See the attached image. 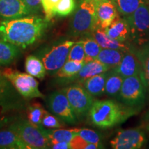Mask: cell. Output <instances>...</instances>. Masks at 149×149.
Listing matches in <instances>:
<instances>
[{"instance_id": "cell-1", "label": "cell", "mask_w": 149, "mask_h": 149, "mask_svg": "<svg viewBox=\"0 0 149 149\" xmlns=\"http://www.w3.org/2000/svg\"><path fill=\"white\" fill-rule=\"evenodd\" d=\"M48 21L39 15L3 19L0 22V38L20 48L32 45L43 36Z\"/></svg>"}, {"instance_id": "cell-2", "label": "cell", "mask_w": 149, "mask_h": 149, "mask_svg": "<svg viewBox=\"0 0 149 149\" xmlns=\"http://www.w3.org/2000/svg\"><path fill=\"white\" fill-rule=\"evenodd\" d=\"M139 109L113 100H95L88 114L93 125L109 128L124 122L137 114Z\"/></svg>"}, {"instance_id": "cell-3", "label": "cell", "mask_w": 149, "mask_h": 149, "mask_svg": "<svg viewBox=\"0 0 149 149\" xmlns=\"http://www.w3.org/2000/svg\"><path fill=\"white\" fill-rule=\"evenodd\" d=\"M98 26L95 1L94 0H78L77 8L70 22V36H91Z\"/></svg>"}, {"instance_id": "cell-4", "label": "cell", "mask_w": 149, "mask_h": 149, "mask_svg": "<svg viewBox=\"0 0 149 149\" xmlns=\"http://www.w3.org/2000/svg\"><path fill=\"white\" fill-rule=\"evenodd\" d=\"M75 42L70 40L55 42L40 48L35 55L44 63L46 72L55 75L66 63L70 48Z\"/></svg>"}, {"instance_id": "cell-5", "label": "cell", "mask_w": 149, "mask_h": 149, "mask_svg": "<svg viewBox=\"0 0 149 149\" xmlns=\"http://www.w3.org/2000/svg\"><path fill=\"white\" fill-rule=\"evenodd\" d=\"M9 128L15 132L28 149L49 148L51 146V140L45 128L37 127L29 120L17 121Z\"/></svg>"}, {"instance_id": "cell-6", "label": "cell", "mask_w": 149, "mask_h": 149, "mask_svg": "<svg viewBox=\"0 0 149 149\" xmlns=\"http://www.w3.org/2000/svg\"><path fill=\"white\" fill-rule=\"evenodd\" d=\"M147 94L146 88L141 74L124 79L118 99L126 105L140 109L144 103Z\"/></svg>"}, {"instance_id": "cell-7", "label": "cell", "mask_w": 149, "mask_h": 149, "mask_svg": "<svg viewBox=\"0 0 149 149\" xmlns=\"http://www.w3.org/2000/svg\"><path fill=\"white\" fill-rule=\"evenodd\" d=\"M126 19L130 26V40L137 46L149 43V3L141 5Z\"/></svg>"}, {"instance_id": "cell-8", "label": "cell", "mask_w": 149, "mask_h": 149, "mask_svg": "<svg viewBox=\"0 0 149 149\" xmlns=\"http://www.w3.org/2000/svg\"><path fill=\"white\" fill-rule=\"evenodd\" d=\"M3 75L8 79L23 97L26 99L44 98L39 90V83L29 73L8 68L3 71Z\"/></svg>"}, {"instance_id": "cell-9", "label": "cell", "mask_w": 149, "mask_h": 149, "mask_svg": "<svg viewBox=\"0 0 149 149\" xmlns=\"http://www.w3.org/2000/svg\"><path fill=\"white\" fill-rule=\"evenodd\" d=\"M61 91L66 95L78 118H81L88 113L95 100L83 85L75 83Z\"/></svg>"}, {"instance_id": "cell-10", "label": "cell", "mask_w": 149, "mask_h": 149, "mask_svg": "<svg viewBox=\"0 0 149 149\" xmlns=\"http://www.w3.org/2000/svg\"><path fill=\"white\" fill-rule=\"evenodd\" d=\"M47 103L50 111L59 120L70 124L77 123V115L74 113L66 95L62 91H57L50 95Z\"/></svg>"}, {"instance_id": "cell-11", "label": "cell", "mask_w": 149, "mask_h": 149, "mask_svg": "<svg viewBox=\"0 0 149 149\" xmlns=\"http://www.w3.org/2000/svg\"><path fill=\"white\" fill-rule=\"evenodd\" d=\"M146 141L144 130L139 127L120 130L110 143L114 149H139Z\"/></svg>"}, {"instance_id": "cell-12", "label": "cell", "mask_w": 149, "mask_h": 149, "mask_svg": "<svg viewBox=\"0 0 149 149\" xmlns=\"http://www.w3.org/2000/svg\"><path fill=\"white\" fill-rule=\"evenodd\" d=\"M10 81L4 76H0V117L13 110L21 109L22 100Z\"/></svg>"}, {"instance_id": "cell-13", "label": "cell", "mask_w": 149, "mask_h": 149, "mask_svg": "<svg viewBox=\"0 0 149 149\" xmlns=\"http://www.w3.org/2000/svg\"><path fill=\"white\" fill-rule=\"evenodd\" d=\"M24 0H0V17L10 19L31 15Z\"/></svg>"}, {"instance_id": "cell-14", "label": "cell", "mask_w": 149, "mask_h": 149, "mask_svg": "<svg viewBox=\"0 0 149 149\" xmlns=\"http://www.w3.org/2000/svg\"><path fill=\"white\" fill-rule=\"evenodd\" d=\"M95 3L98 25L105 30L119 16V12L113 0H101Z\"/></svg>"}, {"instance_id": "cell-15", "label": "cell", "mask_w": 149, "mask_h": 149, "mask_svg": "<svg viewBox=\"0 0 149 149\" xmlns=\"http://www.w3.org/2000/svg\"><path fill=\"white\" fill-rule=\"evenodd\" d=\"M111 69L107 65L103 64L98 59H95L85 63L81 69L79 70L77 74L70 78L64 84H69L75 82L76 84H82L86 80L89 78L97 75V74L104 73Z\"/></svg>"}, {"instance_id": "cell-16", "label": "cell", "mask_w": 149, "mask_h": 149, "mask_svg": "<svg viewBox=\"0 0 149 149\" xmlns=\"http://www.w3.org/2000/svg\"><path fill=\"white\" fill-rule=\"evenodd\" d=\"M114 69L124 78L140 74V62L134 51L133 46L126 52L120 64L114 68Z\"/></svg>"}, {"instance_id": "cell-17", "label": "cell", "mask_w": 149, "mask_h": 149, "mask_svg": "<svg viewBox=\"0 0 149 149\" xmlns=\"http://www.w3.org/2000/svg\"><path fill=\"white\" fill-rule=\"evenodd\" d=\"M105 32L109 37L120 42H128L130 40L129 24L126 19L120 18V16L105 29Z\"/></svg>"}, {"instance_id": "cell-18", "label": "cell", "mask_w": 149, "mask_h": 149, "mask_svg": "<svg viewBox=\"0 0 149 149\" xmlns=\"http://www.w3.org/2000/svg\"><path fill=\"white\" fill-rule=\"evenodd\" d=\"M102 48L122 50L126 52L132 47L128 42H120L108 36L105 30L98 26L91 35Z\"/></svg>"}, {"instance_id": "cell-19", "label": "cell", "mask_w": 149, "mask_h": 149, "mask_svg": "<svg viewBox=\"0 0 149 149\" xmlns=\"http://www.w3.org/2000/svg\"><path fill=\"white\" fill-rule=\"evenodd\" d=\"M0 148L28 149L15 132L10 128L7 130H0Z\"/></svg>"}, {"instance_id": "cell-20", "label": "cell", "mask_w": 149, "mask_h": 149, "mask_svg": "<svg viewBox=\"0 0 149 149\" xmlns=\"http://www.w3.org/2000/svg\"><path fill=\"white\" fill-rule=\"evenodd\" d=\"M134 51L138 57L141 65V75L146 86L149 95V43L144 45L133 47Z\"/></svg>"}, {"instance_id": "cell-21", "label": "cell", "mask_w": 149, "mask_h": 149, "mask_svg": "<svg viewBox=\"0 0 149 149\" xmlns=\"http://www.w3.org/2000/svg\"><path fill=\"white\" fill-rule=\"evenodd\" d=\"M108 72L97 74L86 80L82 84L84 87L93 97L102 95L105 93V86L107 81Z\"/></svg>"}, {"instance_id": "cell-22", "label": "cell", "mask_w": 149, "mask_h": 149, "mask_svg": "<svg viewBox=\"0 0 149 149\" xmlns=\"http://www.w3.org/2000/svg\"><path fill=\"white\" fill-rule=\"evenodd\" d=\"M125 53V51H123L122 50L102 48L97 59L107 65L112 69L120 64Z\"/></svg>"}, {"instance_id": "cell-23", "label": "cell", "mask_w": 149, "mask_h": 149, "mask_svg": "<svg viewBox=\"0 0 149 149\" xmlns=\"http://www.w3.org/2000/svg\"><path fill=\"white\" fill-rule=\"evenodd\" d=\"M124 78L114 68L109 70L105 86V93L110 97L118 96Z\"/></svg>"}, {"instance_id": "cell-24", "label": "cell", "mask_w": 149, "mask_h": 149, "mask_svg": "<svg viewBox=\"0 0 149 149\" xmlns=\"http://www.w3.org/2000/svg\"><path fill=\"white\" fill-rule=\"evenodd\" d=\"M84 61H75L72 60H67L58 72L55 75L57 79L61 80L63 84H64L67 80L74 77L81 69Z\"/></svg>"}, {"instance_id": "cell-25", "label": "cell", "mask_w": 149, "mask_h": 149, "mask_svg": "<svg viewBox=\"0 0 149 149\" xmlns=\"http://www.w3.org/2000/svg\"><path fill=\"white\" fill-rule=\"evenodd\" d=\"M19 53V47L2 40H0V64L6 66L11 64Z\"/></svg>"}, {"instance_id": "cell-26", "label": "cell", "mask_w": 149, "mask_h": 149, "mask_svg": "<svg viewBox=\"0 0 149 149\" xmlns=\"http://www.w3.org/2000/svg\"><path fill=\"white\" fill-rule=\"evenodd\" d=\"M25 68L27 73L38 79L44 78L47 73L44 63L37 56L34 55L27 57L25 62Z\"/></svg>"}, {"instance_id": "cell-27", "label": "cell", "mask_w": 149, "mask_h": 149, "mask_svg": "<svg viewBox=\"0 0 149 149\" xmlns=\"http://www.w3.org/2000/svg\"><path fill=\"white\" fill-rule=\"evenodd\" d=\"M79 128L71 129H46V133L51 140V144L58 141H68L70 142L74 136L78 134Z\"/></svg>"}, {"instance_id": "cell-28", "label": "cell", "mask_w": 149, "mask_h": 149, "mask_svg": "<svg viewBox=\"0 0 149 149\" xmlns=\"http://www.w3.org/2000/svg\"><path fill=\"white\" fill-rule=\"evenodd\" d=\"M117 10L123 16L131 15L141 5L148 3V0H113Z\"/></svg>"}, {"instance_id": "cell-29", "label": "cell", "mask_w": 149, "mask_h": 149, "mask_svg": "<svg viewBox=\"0 0 149 149\" xmlns=\"http://www.w3.org/2000/svg\"><path fill=\"white\" fill-rule=\"evenodd\" d=\"M81 40L83 42L86 55L84 62L97 59L102 48L92 36L86 37Z\"/></svg>"}, {"instance_id": "cell-30", "label": "cell", "mask_w": 149, "mask_h": 149, "mask_svg": "<svg viewBox=\"0 0 149 149\" xmlns=\"http://www.w3.org/2000/svg\"><path fill=\"white\" fill-rule=\"evenodd\" d=\"M48 112L40 104L35 103L28 107L27 117L30 123L37 127L42 128V122Z\"/></svg>"}, {"instance_id": "cell-31", "label": "cell", "mask_w": 149, "mask_h": 149, "mask_svg": "<svg viewBox=\"0 0 149 149\" xmlns=\"http://www.w3.org/2000/svg\"><path fill=\"white\" fill-rule=\"evenodd\" d=\"M86 57L84 48L82 41L80 40L72 45L68 55L67 60L75 61H84Z\"/></svg>"}, {"instance_id": "cell-32", "label": "cell", "mask_w": 149, "mask_h": 149, "mask_svg": "<svg viewBox=\"0 0 149 149\" xmlns=\"http://www.w3.org/2000/svg\"><path fill=\"white\" fill-rule=\"evenodd\" d=\"M76 9V2L74 0H59L56 6V15L65 17L69 15Z\"/></svg>"}, {"instance_id": "cell-33", "label": "cell", "mask_w": 149, "mask_h": 149, "mask_svg": "<svg viewBox=\"0 0 149 149\" xmlns=\"http://www.w3.org/2000/svg\"><path fill=\"white\" fill-rule=\"evenodd\" d=\"M70 144L71 149H97L103 148L102 144L88 142L79 135L74 136L70 141Z\"/></svg>"}, {"instance_id": "cell-34", "label": "cell", "mask_w": 149, "mask_h": 149, "mask_svg": "<svg viewBox=\"0 0 149 149\" xmlns=\"http://www.w3.org/2000/svg\"><path fill=\"white\" fill-rule=\"evenodd\" d=\"M59 0H42V5L45 19L48 22L51 21L56 15L55 9Z\"/></svg>"}, {"instance_id": "cell-35", "label": "cell", "mask_w": 149, "mask_h": 149, "mask_svg": "<svg viewBox=\"0 0 149 149\" xmlns=\"http://www.w3.org/2000/svg\"><path fill=\"white\" fill-rule=\"evenodd\" d=\"M77 135L81 136L86 141L94 144H102L99 134L95 130L88 128H79Z\"/></svg>"}, {"instance_id": "cell-36", "label": "cell", "mask_w": 149, "mask_h": 149, "mask_svg": "<svg viewBox=\"0 0 149 149\" xmlns=\"http://www.w3.org/2000/svg\"><path fill=\"white\" fill-rule=\"evenodd\" d=\"M42 127H45L47 129H53V128H59L63 126L59 121V119L55 115H52L47 113L43 118L42 122Z\"/></svg>"}, {"instance_id": "cell-37", "label": "cell", "mask_w": 149, "mask_h": 149, "mask_svg": "<svg viewBox=\"0 0 149 149\" xmlns=\"http://www.w3.org/2000/svg\"><path fill=\"white\" fill-rule=\"evenodd\" d=\"M24 1L31 14L38 13L42 7V0H24Z\"/></svg>"}, {"instance_id": "cell-38", "label": "cell", "mask_w": 149, "mask_h": 149, "mask_svg": "<svg viewBox=\"0 0 149 149\" xmlns=\"http://www.w3.org/2000/svg\"><path fill=\"white\" fill-rule=\"evenodd\" d=\"M50 148L54 149H71V146L68 141H58L51 143Z\"/></svg>"}, {"instance_id": "cell-39", "label": "cell", "mask_w": 149, "mask_h": 149, "mask_svg": "<svg viewBox=\"0 0 149 149\" xmlns=\"http://www.w3.org/2000/svg\"><path fill=\"white\" fill-rule=\"evenodd\" d=\"M141 128L149 133V110L144 113L142 117L141 123Z\"/></svg>"}, {"instance_id": "cell-40", "label": "cell", "mask_w": 149, "mask_h": 149, "mask_svg": "<svg viewBox=\"0 0 149 149\" xmlns=\"http://www.w3.org/2000/svg\"><path fill=\"white\" fill-rule=\"evenodd\" d=\"M94 1H95V2H97V1H101V0H94Z\"/></svg>"}, {"instance_id": "cell-41", "label": "cell", "mask_w": 149, "mask_h": 149, "mask_svg": "<svg viewBox=\"0 0 149 149\" xmlns=\"http://www.w3.org/2000/svg\"><path fill=\"white\" fill-rule=\"evenodd\" d=\"M0 76H1V72H0Z\"/></svg>"}]
</instances>
